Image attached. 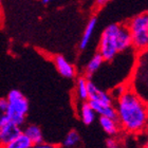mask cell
<instances>
[{
  "label": "cell",
  "mask_w": 148,
  "mask_h": 148,
  "mask_svg": "<svg viewBox=\"0 0 148 148\" xmlns=\"http://www.w3.org/2000/svg\"><path fill=\"white\" fill-rule=\"evenodd\" d=\"M116 120L123 131L141 134L148 127V104L131 88L116 99Z\"/></svg>",
  "instance_id": "6da1fadb"
},
{
  "label": "cell",
  "mask_w": 148,
  "mask_h": 148,
  "mask_svg": "<svg viewBox=\"0 0 148 148\" xmlns=\"http://www.w3.org/2000/svg\"><path fill=\"white\" fill-rule=\"evenodd\" d=\"M132 46L131 35L127 25L113 23L108 25L102 33L99 45V53L105 62H109Z\"/></svg>",
  "instance_id": "7a4b0ae2"
},
{
  "label": "cell",
  "mask_w": 148,
  "mask_h": 148,
  "mask_svg": "<svg viewBox=\"0 0 148 148\" xmlns=\"http://www.w3.org/2000/svg\"><path fill=\"white\" fill-rule=\"evenodd\" d=\"M136 51L143 52L148 49V13L133 17L127 25Z\"/></svg>",
  "instance_id": "3957f363"
},
{
  "label": "cell",
  "mask_w": 148,
  "mask_h": 148,
  "mask_svg": "<svg viewBox=\"0 0 148 148\" xmlns=\"http://www.w3.org/2000/svg\"><path fill=\"white\" fill-rule=\"evenodd\" d=\"M9 106V119L14 123L21 126L25 123L29 111V102L19 90L10 91L6 97Z\"/></svg>",
  "instance_id": "277c9868"
},
{
  "label": "cell",
  "mask_w": 148,
  "mask_h": 148,
  "mask_svg": "<svg viewBox=\"0 0 148 148\" xmlns=\"http://www.w3.org/2000/svg\"><path fill=\"white\" fill-rule=\"evenodd\" d=\"M22 132L20 125L14 123L12 121H8L1 125V140H2V146L5 147L8 144L12 142L16 136H19Z\"/></svg>",
  "instance_id": "5b68a950"
},
{
  "label": "cell",
  "mask_w": 148,
  "mask_h": 148,
  "mask_svg": "<svg viewBox=\"0 0 148 148\" xmlns=\"http://www.w3.org/2000/svg\"><path fill=\"white\" fill-rule=\"evenodd\" d=\"M88 89H89V99H91V101H94V102L97 103H102V104H107V105L113 104L114 99L111 96L110 93L99 89V87L96 86L94 83H92L91 80L88 82Z\"/></svg>",
  "instance_id": "8992f818"
},
{
  "label": "cell",
  "mask_w": 148,
  "mask_h": 148,
  "mask_svg": "<svg viewBox=\"0 0 148 148\" xmlns=\"http://www.w3.org/2000/svg\"><path fill=\"white\" fill-rule=\"evenodd\" d=\"M53 62L55 65V68L57 69L58 73L62 75V77L66 78H73L76 75V70L72 64L66 59L62 55H56L53 58Z\"/></svg>",
  "instance_id": "52a82bcc"
},
{
  "label": "cell",
  "mask_w": 148,
  "mask_h": 148,
  "mask_svg": "<svg viewBox=\"0 0 148 148\" xmlns=\"http://www.w3.org/2000/svg\"><path fill=\"white\" fill-rule=\"evenodd\" d=\"M99 125L102 127V129L110 136H117L121 130H122L116 119H111V117L107 116H99Z\"/></svg>",
  "instance_id": "ba28073f"
},
{
  "label": "cell",
  "mask_w": 148,
  "mask_h": 148,
  "mask_svg": "<svg viewBox=\"0 0 148 148\" xmlns=\"http://www.w3.org/2000/svg\"><path fill=\"white\" fill-rule=\"evenodd\" d=\"M91 107L94 109L96 114H99V116H107L111 119H116V109L114 107L113 104L107 105V104H102V103H97L91 99H88Z\"/></svg>",
  "instance_id": "9c48e42d"
},
{
  "label": "cell",
  "mask_w": 148,
  "mask_h": 148,
  "mask_svg": "<svg viewBox=\"0 0 148 148\" xmlns=\"http://www.w3.org/2000/svg\"><path fill=\"white\" fill-rule=\"evenodd\" d=\"M79 117L82 122L85 125H91V124L95 121L96 117V112L94 111V109L91 107L88 101L86 102H82L79 106Z\"/></svg>",
  "instance_id": "30bf717a"
},
{
  "label": "cell",
  "mask_w": 148,
  "mask_h": 148,
  "mask_svg": "<svg viewBox=\"0 0 148 148\" xmlns=\"http://www.w3.org/2000/svg\"><path fill=\"white\" fill-rule=\"evenodd\" d=\"M89 79L86 76H80L77 78L75 85V95L77 99L82 102H86L89 99V89H88Z\"/></svg>",
  "instance_id": "8fae6325"
},
{
  "label": "cell",
  "mask_w": 148,
  "mask_h": 148,
  "mask_svg": "<svg viewBox=\"0 0 148 148\" xmlns=\"http://www.w3.org/2000/svg\"><path fill=\"white\" fill-rule=\"evenodd\" d=\"M96 23H97V19H96L95 17H92V18L88 21L86 28H85V31H84V33H83V36H82V39H80V42H79L80 50H85L87 47H88V45L90 43V40H91L93 34H94V31H95Z\"/></svg>",
  "instance_id": "7c38bea8"
},
{
  "label": "cell",
  "mask_w": 148,
  "mask_h": 148,
  "mask_svg": "<svg viewBox=\"0 0 148 148\" xmlns=\"http://www.w3.org/2000/svg\"><path fill=\"white\" fill-rule=\"evenodd\" d=\"M104 62H105V59H104V57L99 53L94 54L92 58L89 60V62L87 64L86 68H85L86 77H91L93 74H95L99 70V68L102 67Z\"/></svg>",
  "instance_id": "4fadbf2b"
},
{
  "label": "cell",
  "mask_w": 148,
  "mask_h": 148,
  "mask_svg": "<svg viewBox=\"0 0 148 148\" xmlns=\"http://www.w3.org/2000/svg\"><path fill=\"white\" fill-rule=\"evenodd\" d=\"M23 132L29 136V139L31 140L33 145L36 146L38 145L39 143L43 142V136H42V131L39 127L36 126V125H29L25 128Z\"/></svg>",
  "instance_id": "5bb4252c"
},
{
  "label": "cell",
  "mask_w": 148,
  "mask_h": 148,
  "mask_svg": "<svg viewBox=\"0 0 148 148\" xmlns=\"http://www.w3.org/2000/svg\"><path fill=\"white\" fill-rule=\"evenodd\" d=\"M33 143L30 139H29V136L25 134L23 131H22L19 136H17L15 139L13 140L12 142L8 144L5 147L8 148H31L33 147Z\"/></svg>",
  "instance_id": "9a60e30c"
},
{
  "label": "cell",
  "mask_w": 148,
  "mask_h": 148,
  "mask_svg": "<svg viewBox=\"0 0 148 148\" xmlns=\"http://www.w3.org/2000/svg\"><path fill=\"white\" fill-rule=\"evenodd\" d=\"M80 142V136L77 131L75 130H71L70 132L66 136L64 142H62V146L66 148H72L77 146V144Z\"/></svg>",
  "instance_id": "2e32d148"
},
{
  "label": "cell",
  "mask_w": 148,
  "mask_h": 148,
  "mask_svg": "<svg viewBox=\"0 0 148 148\" xmlns=\"http://www.w3.org/2000/svg\"><path fill=\"white\" fill-rule=\"evenodd\" d=\"M8 121H10L8 101H6V99H0V126Z\"/></svg>",
  "instance_id": "e0dca14e"
},
{
  "label": "cell",
  "mask_w": 148,
  "mask_h": 148,
  "mask_svg": "<svg viewBox=\"0 0 148 148\" xmlns=\"http://www.w3.org/2000/svg\"><path fill=\"white\" fill-rule=\"evenodd\" d=\"M126 88H127V87L126 86H123V85H121V86H116V88H115V89H114L113 91L110 93L111 96L113 97V99H117V97H119V96H120L121 94H122V93H123L124 91L126 90Z\"/></svg>",
  "instance_id": "ac0fdd59"
},
{
  "label": "cell",
  "mask_w": 148,
  "mask_h": 148,
  "mask_svg": "<svg viewBox=\"0 0 148 148\" xmlns=\"http://www.w3.org/2000/svg\"><path fill=\"white\" fill-rule=\"evenodd\" d=\"M119 146V142L116 141L115 138L111 136V138H108L106 140V147L108 148H116Z\"/></svg>",
  "instance_id": "d6986e66"
},
{
  "label": "cell",
  "mask_w": 148,
  "mask_h": 148,
  "mask_svg": "<svg viewBox=\"0 0 148 148\" xmlns=\"http://www.w3.org/2000/svg\"><path fill=\"white\" fill-rule=\"evenodd\" d=\"M35 147H38V148H53L54 146L51 145V144H48V143H43V142H41V143H39L38 145L35 146Z\"/></svg>",
  "instance_id": "ffe728a7"
},
{
  "label": "cell",
  "mask_w": 148,
  "mask_h": 148,
  "mask_svg": "<svg viewBox=\"0 0 148 148\" xmlns=\"http://www.w3.org/2000/svg\"><path fill=\"white\" fill-rule=\"evenodd\" d=\"M109 1H110V0H95V4L101 8V6H104L105 4H107Z\"/></svg>",
  "instance_id": "44dd1931"
},
{
  "label": "cell",
  "mask_w": 148,
  "mask_h": 148,
  "mask_svg": "<svg viewBox=\"0 0 148 148\" xmlns=\"http://www.w3.org/2000/svg\"><path fill=\"white\" fill-rule=\"evenodd\" d=\"M0 146H2V140H1V126H0Z\"/></svg>",
  "instance_id": "7402d4cb"
},
{
  "label": "cell",
  "mask_w": 148,
  "mask_h": 148,
  "mask_svg": "<svg viewBox=\"0 0 148 148\" xmlns=\"http://www.w3.org/2000/svg\"><path fill=\"white\" fill-rule=\"evenodd\" d=\"M51 1H53V0H42L43 3H49V2H51Z\"/></svg>",
  "instance_id": "603a6c76"
},
{
  "label": "cell",
  "mask_w": 148,
  "mask_h": 148,
  "mask_svg": "<svg viewBox=\"0 0 148 148\" xmlns=\"http://www.w3.org/2000/svg\"><path fill=\"white\" fill-rule=\"evenodd\" d=\"M144 147L148 148V140H147V141H146V143H145V145H144Z\"/></svg>",
  "instance_id": "cb8c5ba5"
},
{
  "label": "cell",
  "mask_w": 148,
  "mask_h": 148,
  "mask_svg": "<svg viewBox=\"0 0 148 148\" xmlns=\"http://www.w3.org/2000/svg\"><path fill=\"white\" fill-rule=\"evenodd\" d=\"M0 8H1V0H0Z\"/></svg>",
  "instance_id": "d4e9b609"
}]
</instances>
